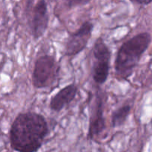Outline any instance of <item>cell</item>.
I'll return each mask as SVG.
<instances>
[{"label": "cell", "instance_id": "8992f818", "mask_svg": "<svg viewBox=\"0 0 152 152\" xmlns=\"http://www.w3.org/2000/svg\"><path fill=\"white\" fill-rule=\"evenodd\" d=\"M94 24L85 21L74 32L69 33L64 45V56L72 58L77 56L87 48L92 37Z\"/></svg>", "mask_w": 152, "mask_h": 152}, {"label": "cell", "instance_id": "7a4b0ae2", "mask_svg": "<svg viewBox=\"0 0 152 152\" xmlns=\"http://www.w3.org/2000/svg\"><path fill=\"white\" fill-rule=\"evenodd\" d=\"M152 41L151 34L141 32L123 42L118 49L114 60L115 77L120 81H127L134 72L144 53Z\"/></svg>", "mask_w": 152, "mask_h": 152}, {"label": "cell", "instance_id": "8fae6325", "mask_svg": "<svg viewBox=\"0 0 152 152\" xmlns=\"http://www.w3.org/2000/svg\"><path fill=\"white\" fill-rule=\"evenodd\" d=\"M129 1L133 4L142 6L148 5L152 2V0H129Z\"/></svg>", "mask_w": 152, "mask_h": 152}, {"label": "cell", "instance_id": "5b68a950", "mask_svg": "<svg viewBox=\"0 0 152 152\" xmlns=\"http://www.w3.org/2000/svg\"><path fill=\"white\" fill-rule=\"evenodd\" d=\"M91 77L96 86L105 84L108 79L112 53L102 37H98L92 48Z\"/></svg>", "mask_w": 152, "mask_h": 152}, {"label": "cell", "instance_id": "277c9868", "mask_svg": "<svg viewBox=\"0 0 152 152\" xmlns=\"http://www.w3.org/2000/svg\"><path fill=\"white\" fill-rule=\"evenodd\" d=\"M108 101L106 91L96 86L95 91L91 96L89 105V120L87 140L94 141L101 137L106 129L104 117L105 105Z\"/></svg>", "mask_w": 152, "mask_h": 152}, {"label": "cell", "instance_id": "3957f363", "mask_svg": "<svg viewBox=\"0 0 152 152\" xmlns=\"http://www.w3.org/2000/svg\"><path fill=\"white\" fill-rule=\"evenodd\" d=\"M61 66L54 56L44 54L35 60L32 71V85L36 89L53 88L60 76Z\"/></svg>", "mask_w": 152, "mask_h": 152}, {"label": "cell", "instance_id": "6da1fadb", "mask_svg": "<svg viewBox=\"0 0 152 152\" xmlns=\"http://www.w3.org/2000/svg\"><path fill=\"white\" fill-rule=\"evenodd\" d=\"M50 129L45 117L36 111L17 114L9 130V142L16 152H38L42 147Z\"/></svg>", "mask_w": 152, "mask_h": 152}, {"label": "cell", "instance_id": "9c48e42d", "mask_svg": "<svg viewBox=\"0 0 152 152\" xmlns=\"http://www.w3.org/2000/svg\"><path fill=\"white\" fill-rule=\"evenodd\" d=\"M132 110V105L125 103L116 108L111 116V126L113 129L120 128L124 126L128 120Z\"/></svg>", "mask_w": 152, "mask_h": 152}, {"label": "cell", "instance_id": "52a82bcc", "mask_svg": "<svg viewBox=\"0 0 152 152\" xmlns=\"http://www.w3.org/2000/svg\"><path fill=\"white\" fill-rule=\"evenodd\" d=\"M30 31L35 40L42 38L47 31L50 22L48 5L46 0H37L33 6L28 20Z\"/></svg>", "mask_w": 152, "mask_h": 152}, {"label": "cell", "instance_id": "30bf717a", "mask_svg": "<svg viewBox=\"0 0 152 152\" xmlns=\"http://www.w3.org/2000/svg\"><path fill=\"white\" fill-rule=\"evenodd\" d=\"M91 1V0H66L65 4H66L68 8L73 9L75 8V7L87 5Z\"/></svg>", "mask_w": 152, "mask_h": 152}, {"label": "cell", "instance_id": "ba28073f", "mask_svg": "<svg viewBox=\"0 0 152 152\" xmlns=\"http://www.w3.org/2000/svg\"><path fill=\"white\" fill-rule=\"evenodd\" d=\"M78 92L79 88L77 84L71 83L67 85L50 98L49 108L53 112H60L75 99Z\"/></svg>", "mask_w": 152, "mask_h": 152}]
</instances>
